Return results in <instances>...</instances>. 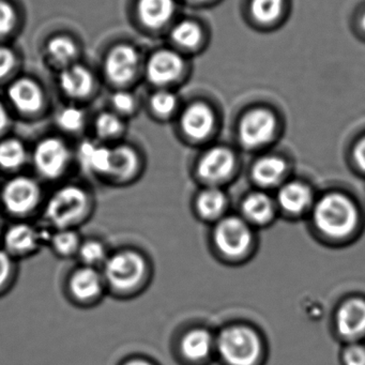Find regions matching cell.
I'll list each match as a JSON object with an SVG mask.
<instances>
[{
  "mask_svg": "<svg viewBox=\"0 0 365 365\" xmlns=\"http://www.w3.org/2000/svg\"><path fill=\"white\" fill-rule=\"evenodd\" d=\"M106 288L116 297H129L144 285L148 274L146 258L133 249H121L108 256L101 268Z\"/></svg>",
  "mask_w": 365,
  "mask_h": 365,
  "instance_id": "1",
  "label": "cell"
},
{
  "mask_svg": "<svg viewBox=\"0 0 365 365\" xmlns=\"http://www.w3.org/2000/svg\"><path fill=\"white\" fill-rule=\"evenodd\" d=\"M93 210V197L85 187L66 185L48 198L44 217L55 230L76 228L88 220Z\"/></svg>",
  "mask_w": 365,
  "mask_h": 365,
  "instance_id": "2",
  "label": "cell"
},
{
  "mask_svg": "<svg viewBox=\"0 0 365 365\" xmlns=\"http://www.w3.org/2000/svg\"><path fill=\"white\" fill-rule=\"evenodd\" d=\"M358 219L356 205L343 194H327L313 205L316 228L330 238L348 236L356 228Z\"/></svg>",
  "mask_w": 365,
  "mask_h": 365,
  "instance_id": "3",
  "label": "cell"
},
{
  "mask_svg": "<svg viewBox=\"0 0 365 365\" xmlns=\"http://www.w3.org/2000/svg\"><path fill=\"white\" fill-rule=\"evenodd\" d=\"M215 351L225 365H256L262 343L255 331L237 324L227 327L215 337Z\"/></svg>",
  "mask_w": 365,
  "mask_h": 365,
  "instance_id": "4",
  "label": "cell"
},
{
  "mask_svg": "<svg viewBox=\"0 0 365 365\" xmlns=\"http://www.w3.org/2000/svg\"><path fill=\"white\" fill-rule=\"evenodd\" d=\"M0 202L12 217H25L37 210L42 202V189L31 177H14L0 191Z\"/></svg>",
  "mask_w": 365,
  "mask_h": 365,
  "instance_id": "5",
  "label": "cell"
},
{
  "mask_svg": "<svg viewBox=\"0 0 365 365\" xmlns=\"http://www.w3.org/2000/svg\"><path fill=\"white\" fill-rule=\"evenodd\" d=\"M34 165L42 178L57 180L69 168L71 153L61 138H46L40 140L33 155Z\"/></svg>",
  "mask_w": 365,
  "mask_h": 365,
  "instance_id": "6",
  "label": "cell"
},
{
  "mask_svg": "<svg viewBox=\"0 0 365 365\" xmlns=\"http://www.w3.org/2000/svg\"><path fill=\"white\" fill-rule=\"evenodd\" d=\"M277 119L270 110L253 108L243 115L238 128L239 140L249 149L262 148L274 138Z\"/></svg>",
  "mask_w": 365,
  "mask_h": 365,
  "instance_id": "7",
  "label": "cell"
},
{
  "mask_svg": "<svg viewBox=\"0 0 365 365\" xmlns=\"http://www.w3.org/2000/svg\"><path fill=\"white\" fill-rule=\"evenodd\" d=\"M213 240L222 255L240 257L251 245V225L243 217H224L215 226Z\"/></svg>",
  "mask_w": 365,
  "mask_h": 365,
  "instance_id": "8",
  "label": "cell"
},
{
  "mask_svg": "<svg viewBox=\"0 0 365 365\" xmlns=\"http://www.w3.org/2000/svg\"><path fill=\"white\" fill-rule=\"evenodd\" d=\"M106 282L100 269L81 266L74 269L67 279L70 299L80 305H91L100 300L106 290Z\"/></svg>",
  "mask_w": 365,
  "mask_h": 365,
  "instance_id": "9",
  "label": "cell"
},
{
  "mask_svg": "<svg viewBox=\"0 0 365 365\" xmlns=\"http://www.w3.org/2000/svg\"><path fill=\"white\" fill-rule=\"evenodd\" d=\"M51 234L38 230L26 222L12 224L4 235V250L14 259L29 257L48 242Z\"/></svg>",
  "mask_w": 365,
  "mask_h": 365,
  "instance_id": "10",
  "label": "cell"
},
{
  "mask_svg": "<svg viewBox=\"0 0 365 365\" xmlns=\"http://www.w3.org/2000/svg\"><path fill=\"white\" fill-rule=\"evenodd\" d=\"M140 55L129 44H118L106 55L104 72L110 82L115 85H125L131 82L138 73Z\"/></svg>",
  "mask_w": 365,
  "mask_h": 365,
  "instance_id": "11",
  "label": "cell"
},
{
  "mask_svg": "<svg viewBox=\"0 0 365 365\" xmlns=\"http://www.w3.org/2000/svg\"><path fill=\"white\" fill-rule=\"evenodd\" d=\"M236 159L230 149L223 146L212 147L207 150L197 165V175L211 187H217L232 176Z\"/></svg>",
  "mask_w": 365,
  "mask_h": 365,
  "instance_id": "12",
  "label": "cell"
},
{
  "mask_svg": "<svg viewBox=\"0 0 365 365\" xmlns=\"http://www.w3.org/2000/svg\"><path fill=\"white\" fill-rule=\"evenodd\" d=\"M183 70L185 61L179 53L172 50L157 51L147 61V78L157 86H168L176 82Z\"/></svg>",
  "mask_w": 365,
  "mask_h": 365,
  "instance_id": "13",
  "label": "cell"
},
{
  "mask_svg": "<svg viewBox=\"0 0 365 365\" xmlns=\"http://www.w3.org/2000/svg\"><path fill=\"white\" fill-rule=\"evenodd\" d=\"M140 155L129 145H118L110 150V168L106 180L114 185L133 182L140 173Z\"/></svg>",
  "mask_w": 365,
  "mask_h": 365,
  "instance_id": "14",
  "label": "cell"
},
{
  "mask_svg": "<svg viewBox=\"0 0 365 365\" xmlns=\"http://www.w3.org/2000/svg\"><path fill=\"white\" fill-rule=\"evenodd\" d=\"M215 112L202 102L187 106L181 114L180 125L183 133L193 140H204L211 135L215 127Z\"/></svg>",
  "mask_w": 365,
  "mask_h": 365,
  "instance_id": "15",
  "label": "cell"
},
{
  "mask_svg": "<svg viewBox=\"0 0 365 365\" xmlns=\"http://www.w3.org/2000/svg\"><path fill=\"white\" fill-rule=\"evenodd\" d=\"M335 326L341 336L356 339L365 333V301L363 299H350L337 309Z\"/></svg>",
  "mask_w": 365,
  "mask_h": 365,
  "instance_id": "16",
  "label": "cell"
},
{
  "mask_svg": "<svg viewBox=\"0 0 365 365\" xmlns=\"http://www.w3.org/2000/svg\"><path fill=\"white\" fill-rule=\"evenodd\" d=\"M8 97L20 112L33 114L43 106L44 93L41 87L29 78L14 81L8 88Z\"/></svg>",
  "mask_w": 365,
  "mask_h": 365,
  "instance_id": "17",
  "label": "cell"
},
{
  "mask_svg": "<svg viewBox=\"0 0 365 365\" xmlns=\"http://www.w3.org/2000/svg\"><path fill=\"white\" fill-rule=\"evenodd\" d=\"M59 86L68 97L83 99L93 91L95 78L88 68L73 63L63 68L59 76Z\"/></svg>",
  "mask_w": 365,
  "mask_h": 365,
  "instance_id": "18",
  "label": "cell"
},
{
  "mask_svg": "<svg viewBox=\"0 0 365 365\" xmlns=\"http://www.w3.org/2000/svg\"><path fill=\"white\" fill-rule=\"evenodd\" d=\"M277 202L288 215H302L313 207V194L304 183L290 181L279 187Z\"/></svg>",
  "mask_w": 365,
  "mask_h": 365,
  "instance_id": "19",
  "label": "cell"
},
{
  "mask_svg": "<svg viewBox=\"0 0 365 365\" xmlns=\"http://www.w3.org/2000/svg\"><path fill=\"white\" fill-rule=\"evenodd\" d=\"M180 351L190 362H204L215 351V337L206 329H193L181 339Z\"/></svg>",
  "mask_w": 365,
  "mask_h": 365,
  "instance_id": "20",
  "label": "cell"
},
{
  "mask_svg": "<svg viewBox=\"0 0 365 365\" xmlns=\"http://www.w3.org/2000/svg\"><path fill=\"white\" fill-rule=\"evenodd\" d=\"M138 16L148 29H158L170 22L176 10L175 0H138Z\"/></svg>",
  "mask_w": 365,
  "mask_h": 365,
  "instance_id": "21",
  "label": "cell"
},
{
  "mask_svg": "<svg viewBox=\"0 0 365 365\" xmlns=\"http://www.w3.org/2000/svg\"><path fill=\"white\" fill-rule=\"evenodd\" d=\"M274 202L264 192H253L241 205L242 217L250 225L264 226L274 217Z\"/></svg>",
  "mask_w": 365,
  "mask_h": 365,
  "instance_id": "22",
  "label": "cell"
},
{
  "mask_svg": "<svg viewBox=\"0 0 365 365\" xmlns=\"http://www.w3.org/2000/svg\"><path fill=\"white\" fill-rule=\"evenodd\" d=\"M110 150L106 146H99L93 142H84L78 150V160L84 172L96 176L103 177L110 168Z\"/></svg>",
  "mask_w": 365,
  "mask_h": 365,
  "instance_id": "23",
  "label": "cell"
},
{
  "mask_svg": "<svg viewBox=\"0 0 365 365\" xmlns=\"http://www.w3.org/2000/svg\"><path fill=\"white\" fill-rule=\"evenodd\" d=\"M287 165L282 158L266 155L260 158L252 168V177L262 187H273L279 185L286 174Z\"/></svg>",
  "mask_w": 365,
  "mask_h": 365,
  "instance_id": "24",
  "label": "cell"
},
{
  "mask_svg": "<svg viewBox=\"0 0 365 365\" xmlns=\"http://www.w3.org/2000/svg\"><path fill=\"white\" fill-rule=\"evenodd\" d=\"M227 198L225 193L217 187L202 190L196 198V210L200 217L207 220L219 217L225 211Z\"/></svg>",
  "mask_w": 365,
  "mask_h": 365,
  "instance_id": "25",
  "label": "cell"
},
{
  "mask_svg": "<svg viewBox=\"0 0 365 365\" xmlns=\"http://www.w3.org/2000/svg\"><path fill=\"white\" fill-rule=\"evenodd\" d=\"M51 249L58 257L71 258L78 256L82 239L76 228L55 230L50 236Z\"/></svg>",
  "mask_w": 365,
  "mask_h": 365,
  "instance_id": "26",
  "label": "cell"
},
{
  "mask_svg": "<svg viewBox=\"0 0 365 365\" xmlns=\"http://www.w3.org/2000/svg\"><path fill=\"white\" fill-rule=\"evenodd\" d=\"M27 153L24 144L16 138L0 142V170L16 172L26 163Z\"/></svg>",
  "mask_w": 365,
  "mask_h": 365,
  "instance_id": "27",
  "label": "cell"
},
{
  "mask_svg": "<svg viewBox=\"0 0 365 365\" xmlns=\"http://www.w3.org/2000/svg\"><path fill=\"white\" fill-rule=\"evenodd\" d=\"M173 41L183 50H195L202 44L204 33L202 27L193 21H181L173 27Z\"/></svg>",
  "mask_w": 365,
  "mask_h": 365,
  "instance_id": "28",
  "label": "cell"
},
{
  "mask_svg": "<svg viewBox=\"0 0 365 365\" xmlns=\"http://www.w3.org/2000/svg\"><path fill=\"white\" fill-rule=\"evenodd\" d=\"M46 52L55 63L66 68L73 65L78 50L76 42L71 38L67 36H56L46 44Z\"/></svg>",
  "mask_w": 365,
  "mask_h": 365,
  "instance_id": "29",
  "label": "cell"
},
{
  "mask_svg": "<svg viewBox=\"0 0 365 365\" xmlns=\"http://www.w3.org/2000/svg\"><path fill=\"white\" fill-rule=\"evenodd\" d=\"M285 8V0H251L252 18L262 25H271L279 20Z\"/></svg>",
  "mask_w": 365,
  "mask_h": 365,
  "instance_id": "30",
  "label": "cell"
},
{
  "mask_svg": "<svg viewBox=\"0 0 365 365\" xmlns=\"http://www.w3.org/2000/svg\"><path fill=\"white\" fill-rule=\"evenodd\" d=\"M108 249L101 241L97 239H87L82 241L78 257L80 258L83 266L91 267V268H102L108 260Z\"/></svg>",
  "mask_w": 365,
  "mask_h": 365,
  "instance_id": "31",
  "label": "cell"
},
{
  "mask_svg": "<svg viewBox=\"0 0 365 365\" xmlns=\"http://www.w3.org/2000/svg\"><path fill=\"white\" fill-rule=\"evenodd\" d=\"M123 123L113 113H102L96 120V132L102 140H112L120 135Z\"/></svg>",
  "mask_w": 365,
  "mask_h": 365,
  "instance_id": "32",
  "label": "cell"
},
{
  "mask_svg": "<svg viewBox=\"0 0 365 365\" xmlns=\"http://www.w3.org/2000/svg\"><path fill=\"white\" fill-rule=\"evenodd\" d=\"M178 103L177 96L168 91H158L150 99L151 110L162 118L172 116L178 108Z\"/></svg>",
  "mask_w": 365,
  "mask_h": 365,
  "instance_id": "33",
  "label": "cell"
},
{
  "mask_svg": "<svg viewBox=\"0 0 365 365\" xmlns=\"http://www.w3.org/2000/svg\"><path fill=\"white\" fill-rule=\"evenodd\" d=\"M57 123L63 131L70 132V133L78 132L85 123L84 112L74 106L63 108L57 116Z\"/></svg>",
  "mask_w": 365,
  "mask_h": 365,
  "instance_id": "34",
  "label": "cell"
},
{
  "mask_svg": "<svg viewBox=\"0 0 365 365\" xmlns=\"http://www.w3.org/2000/svg\"><path fill=\"white\" fill-rule=\"evenodd\" d=\"M16 259L5 250H0V294L7 292L16 275Z\"/></svg>",
  "mask_w": 365,
  "mask_h": 365,
  "instance_id": "35",
  "label": "cell"
},
{
  "mask_svg": "<svg viewBox=\"0 0 365 365\" xmlns=\"http://www.w3.org/2000/svg\"><path fill=\"white\" fill-rule=\"evenodd\" d=\"M16 23V14L14 6L7 0H0V38L9 35Z\"/></svg>",
  "mask_w": 365,
  "mask_h": 365,
  "instance_id": "36",
  "label": "cell"
},
{
  "mask_svg": "<svg viewBox=\"0 0 365 365\" xmlns=\"http://www.w3.org/2000/svg\"><path fill=\"white\" fill-rule=\"evenodd\" d=\"M341 365H365V347L350 344L341 351Z\"/></svg>",
  "mask_w": 365,
  "mask_h": 365,
  "instance_id": "37",
  "label": "cell"
},
{
  "mask_svg": "<svg viewBox=\"0 0 365 365\" xmlns=\"http://www.w3.org/2000/svg\"><path fill=\"white\" fill-rule=\"evenodd\" d=\"M112 104L117 112L130 114L135 110L136 101L134 96L128 91H117L113 95Z\"/></svg>",
  "mask_w": 365,
  "mask_h": 365,
  "instance_id": "38",
  "label": "cell"
},
{
  "mask_svg": "<svg viewBox=\"0 0 365 365\" xmlns=\"http://www.w3.org/2000/svg\"><path fill=\"white\" fill-rule=\"evenodd\" d=\"M16 56L11 48L0 46V78H6L16 67Z\"/></svg>",
  "mask_w": 365,
  "mask_h": 365,
  "instance_id": "39",
  "label": "cell"
},
{
  "mask_svg": "<svg viewBox=\"0 0 365 365\" xmlns=\"http://www.w3.org/2000/svg\"><path fill=\"white\" fill-rule=\"evenodd\" d=\"M354 160L359 168L365 172V136L361 138L354 146Z\"/></svg>",
  "mask_w": 365,
  "mask_h": 365,
  "instance_id": "40",
  "label": "cell"
},
{
  "mask_svg": "<svg viewBox=\"0 0 365 365\" xmlns=\"http://www.w3.org/2000/svg\"><path fill=\"white\" fill-rule=\"evenodd\" d=\"M8 123H9V116H8L7 110H6L5 106L0 101V134L5 131Z\"/></svg>",
  "mask_w": 365,
  "mask_h": 365,
  "instance_id": "41",
  "label": "cell"
},
{
  "mask_svg": "<svg viewBox=\"0 0 365 365\" xmlns=\"http://www.w3.org/2000/svg\"><path fill=\"white\" fill-rule=\"evenodd\" d=\"M121 365H155L151 361L146 360L143 358H131L128 359L127 361L123 363Z\"/></svg>",
  "mask_w": 365,
  "mask_h": 365,
  "instance_id": "42",
  "label": "cell"
},
{
  "mask_svg": "<svg viewBox=\"0 0 365 365\" xmlns=\"http://www.w3.org/2000/svg\"><path fill=\"white\" fill-rule=\"evenodd\" d=\"M361 27H362L363 31H365V14H363L362 19H361Z\"/></svg>",
  "mask_w": 365,
  "mask_h": 365,
  "instance_id": "43",
  "label": "cell"
},
{
  "mask_svg": "<svg viewBox=\"0 0 365 365\" xmlns=\"http://www.w3.org/2000/svg\"><path fill=\"white\" fill-rule=\"evenodd\" d=\"M193 1H207V0H193Z\"/></svg>",
  "mask_w": 365,
  "mask_h": 365,
  "instance_id": "44",
  "label": "cell"
}]
</instances>
